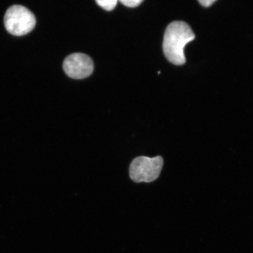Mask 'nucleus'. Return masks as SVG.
Instances as JSON below:
<instances>
[{"label":"nucleus","mask_w":253,"mask_h":253,"mask_svg":"<svg viewBox=\"0 0 253 253\" xmlns=\"http://www.w3.org/2000/svg\"><path fill=\"white\" fill-rule=\"evenodd\" d=\"M195 34L189 25L182 21H174L167 27L164 35L163 50L169 61L175 65H184V48L195 39Z\"/></svg>","instance_id":"obj_1"},{"label":"nucleus","mask_w":253,"mask_h":253,"mask_svg":"<svg viewBox=\"0 0 253 253\" xmlns=\"http://www.w3.org/2000/svg\"><path fill=\"white\" fill-rule=\"evenodd\" d=\"M163 166L162 157L138 156L132 160L129 165V178L135 183L154 182L159 178Z\"/></svg>","instance_id":"obj_2"},{"label":"nucleus","mask_w":253,"mask_h":253,"mask_svg":"<svg viewBox=\"0 0 253 253\" xmlns=\"http://www.w3.org/2000/svg\"><path fill=\"white\" fill-rule=\"evenodd\" d=\"M4 24L9 33L15 36H22L34 29L36 18L27 8L23 5H14L6 11Z\"/></svg>","instance_id":"obj_3"},{"label":"nucleus","mask_w":253,"mask_h":253,"mask_svg":"<svg viewBox=\"0 0 253 253\" xmlns=\"http://www.w3.org/2000/svg\"><path fill=\"white\" fill-rule=\"evenodd\" d=\"M63 69L68 77L82 79L92 74L94 65L90 56L84 53H73L66 57L63 63Z\"/></svg>","instance_id":"obj_4"},{"label":"nucleus","mask_w":253,"mask_h":253,"mask_svg":"<svg viewBox=\"0 0 253 253\" xmlns=\"http://www.w3.org/2000/svg\"><path fill=\"white\" fill-rule=\"evenodd\" d=\"M97 4L107 11H112L116 7L117 0H97Z\"/></svg>","instance_id":"obj_5"},{"label":"nucleus","mask_w":253,"mask_h":253,"mask_svg":"<svg viewBox=\"0 0 253 253\" xmlns=\"http://www.w3.org/2000/svg\"><path fill=\"white\" fill-rule=\"evenodd\" d=\"M142 1L143 0H120V2L129 8L138 7Z\"/></svg>","instance_id":"obj_6"},{"label":"nucleus","mask_w":253,"mask_h":253,"mask_svg":"<svg viewBox=\"0 0 253 253\" xmlns=\"http://www.w3.org/2000/svg\"><path fill=\"white\" fill-rule=\"evenodd\" d=\"M215 0H199L198 2L205 7H210L215 2Z\"/></svg>","instance_id":"obj_7"}]
</instances>
